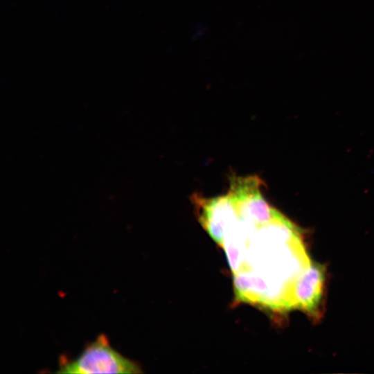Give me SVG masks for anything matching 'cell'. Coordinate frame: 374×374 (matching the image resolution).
I'll return each mask as SVG.
<instances>
[{
  "instance_id": "obj_4",
  "label": "cell",
  "mask_w": 374,
  "mask_h": 374,
  "mask_svg": "<svg viewBox=\"0 0 374 374\" xmlns=\"http://www.w3.org/2000/svg\"><path fill=\"white\" fill-rule=\"evenodd\" d=\"M325 281L324 265L310 262L294 283L292 292L293 308H299L313 317L319 315Z\"/></svg>"
},
{
  "instance_id": "obj_2",
  "label": "cell",
  "mask_w": 374,
  "mask_h": 374,
  "mask_svg": "<svg viewBox=\"0 0 374 374\" xmlns=\"http://www.w3.org/2000/svg\"><path fill=\"white\" fill-rule=\"evenodd\" d=\"M260 188L261 180L257 176L233 177L228 192L239 219L255 226L267 224L280 213L267 202Z\"/></svg>"
},
{
  "instance_id": "obj_1",
  "label": "cell",
  "mask_w": 374,
  "mask_h": 374,
  "mask_svg": "<svg viewBox=\"0 0 374 374\" xmlns=\"http://www.w3.org/2000/svg\"><path fill=\"white\" fill-rule=\"evenodd\" d=\"M60 373H140L138 363L124 357L109 344L105 335H99L75 359L62 357Z\"/></svg>"
},
{
  "instance_id": "obj_3",
  "label": "cell",
  "mask_w": 374,
  "mask_h": 374,
  "mask_svg": "<svg viewBox=\"0 0 374 374\" xmlns=\"http://www.w3.org/2000/svg\"><path fill=\"white\" fill-rule=\"evenodd\" d=\"M199 223L220 246L230 229L239 220L235 203L231 195L206 197L197 194L192 197Z\"/></svg>"
}]
</instances>
